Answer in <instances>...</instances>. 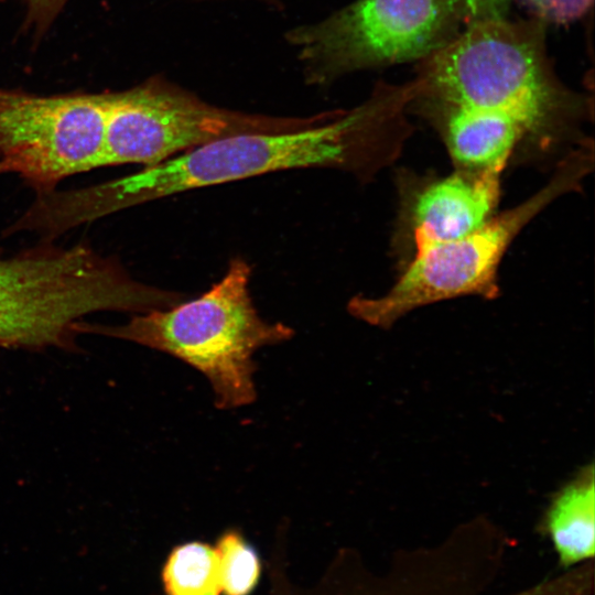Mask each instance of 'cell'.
Segmentation results:
<instances>
[{"label":"cell","instance_id":"1","mask_svg":"<svg viewBox=\"0 0 595 595\" xmlns=\"http://www.w3.org/2000/svg\"><path fill=\"white\" fill-rule=\"evenodd\" d=\"M410 100L382 88L365 104L303 129L220 138L107 183L84 187L79 203L96 220L178 193L295 169H337L367 176L386 159V132Z\"/></svg>","mask_w":595,"mask_h":595},{"label":"cell","instance_id":"2","mask_svg":"<svg viewBox=\"0 0 595 595\" xmlns=\"http://www.w3.org/2000/svg\"><path fill=\"white\" fill-rule=\"evenodd\" d=\"M250 278V264L235 257L224 277L196 299L138 313L121 325L82 321L77 332L117 337L167 353L205 375L218 408L246 405L256 399L253 353L294 334L283 323H268L260 317L249 292Z\"/></svg>","mask_w":595,"mask_h":595},{"label":"cell","instance_id":"3","mask_svg":"<svg viewBox=\"0 0 595 595\" xmlns=\"http://www.w3.org/2000/svg\"><path fill=\"white\" fill-rule=\"evenodd\" d=\"M416 96L435 106L495 110L519 121L532 142L552 143L567 98L551 77L541 34L498 13L478 17L425 58Z\"/></svg>","mask_w":595,"mask_h":595},{"label":"cell","instance_id":"4","mask_svg":"<svg viewBox=\"0 0 595 595\" xmlns=\"http://www.w3.org/2000/svg\"><path fill=\"white\" fill-rule=\"evenodd\" d=\"M592 142H582L560 162L549 182L519 205L494 215L470 234L448 241L414 245V256L381 296L356 295L347 310L356 318L390 328L415 309L459 296L496 299L498 268L513 239L558 197L576 191L592 171Z\"/></svg>","mask_w":595,"mask_h":595},{"label":"cell","instance_id":"5","mask_svg":"<svg viewBox=\"0 0 595 595\" xmlns=\"http://www.w3.org/2000/svg\"><path fill=\"white\" fill-rule=\"evenodd\" d=\"M469 17L464 0H357L313 26L294 30L312 79L425 60Z\"/></svg>","mask_w":595,"mask_h":595},{"label":"cell","instance_id":"6","mask_svg":"<svg viewBox=\"0 0 595 595\" xmlns=\"http://www.w3.org/2000/svg\"><path fill=\"white\" fill-rule=\"evenodd\" d=\"M108 94L35 96L0 89V174L40 194L102 167Z\"/></svg>","mask_w":595,"mask_h":595},{"label":"cell","instance_id":"7","mask_svg":"<svg viewBox=\"0 0 595 595\" xmlns=\"http://www.w3.org/2000/svg\"><path fill=\"white\" fill-rule=\"evenodd\" d=\"M510 539L485 516L432 547L398 550L380 573L364 571L347 595H487Z\"/></svg>","mask_w":595,"mask_h":595},{"label":"cell","instance_id":"8","mask_svg":"<svg viewBox=\"0 0 595 595\" xmlns=\"http://www.w3.org/2000/svg\"><path fill=\"white\" fill-rule=\"evenodd\" d=\"M504 169H455L450 175L418 184L402 212L413 246L454 240L483 226L495 215Z\"/></svg>","mask_w":595,"mask_h":595},{"label":"cell","instance_id":"9","mask_svg":"<svg viewBox=\"0 0 595 595\" xmlns=\"http://www.w3.org/2000/svg\"><path fill=\"white\" fill-rule=\"evenodd\" d=\"M439 127L455 169L506 167L527 131L515 118L495 110L439 106Z\"/></svg>","mask_w":595,"mask_h":595},{"label":"cell","instance_id":"10","mask_svg":"<svg viewBox=\"0 0 595 595\" xmlns=\"http://www.w3.org/2000/svg\"><path fill=\"white\" fill-rule=\"evenodd\" d=\"M559 558L569 569L592 561L595 554V467L593 461L551 496L540 520Z\"/></svg>","mask_w":595,"mask_h":595},{"label":"cell","instance_id":"11","mask_svg":"<svg viewBox=\"0 0 595 595\" xmlns=\"http://www.w3.org/2000/svg\"><path fill=\"white\" fill-rule=\"evenodd\" d=\"M161 580L165 595H223L216 549L202 541L174 547Z\"/></svg>","mask_w":595,"mask_h":595},{"label":"cell","instance_id":"12","mask_svg":"<svg viewBox=\"0 0 595 595\" xmlns=\"http://www.w3.org/2000/svg\"><path fill=\"white\" fill-rule=\"evenodd\" d=\"M215 549L221 594L250 595L261 575V562L256 549L236 530L224 532Z\"/></svg>","mask_w":595,"mask_h":595},{"label":"cell","instance_id":"13","mask_svg":"<svg viewBox=\"0 0 595 595\" xmlns=\"http://www.w3.org/2000/svg\"><path fill=\"white\" fill-rule=\"evenodd\" d=\"M540 18L564 23L580 18L593 0H528Z\"/></svg>","mask_w":595,"mask_h":595},{"label":"cell","instance_id":"14","mask_svg":"<svg viewBox=\"0 0 595 595\" xmlns=\"http://www.w3.org/2000/svg\"><path fill=\"white\" fill-rule=\"evenodd\" d=\"M66 0H28L29 20L45 26L57 14Z\"/></svg>","mask_w":595,"mask_h":595},{"label":"cell","instance_id":"15","mask_svg":"<svg viewBox=\"0 0 595 595\" xmlns=\"http://www.w3.org/2000/svg\"><path fill=\"white\" fill-rule=\"evenodd\" d=\"M465 6L467 9V13L469 17V20L495 14L497 12V8L507 2L508 0H464Z\"/></svg>","mask_w":595,"mask_h":595}]
</instances>
